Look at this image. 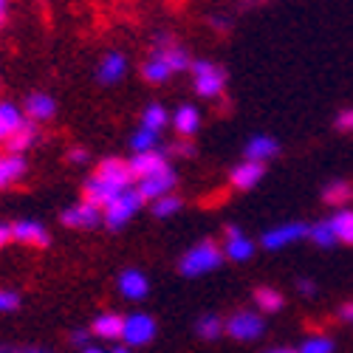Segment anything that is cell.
Masks as SVG:
<instances>
[{"label":"cell","instance_id":"obj_35","mask_svg":"<svg viewBox=\"0 0 353 353\" xmlns=\"http://www.w3.org/2000/svg\"><path fill=\"white\" fill-rule=\"evenodd\" d=\"M68 161L71 164H88L91 161V153H88L85 147H74V150H68Z\"/></svg>","mask_w":353,"mask_h":353},{"label":"cell","instance_id":"obj_20","mask_svg":"<svg viewBox=\"0 0 353 353\" xmlns=\"http://www.w3.org/2000/svg\"><path fill=\"white\" fill-rule=\"evenodd\" d=\"M122 331H125V316L113 311H105L91 322V334L99 339H122Z\"/></svg>","mask_w":353,"mask_h":353},{"label":"cell","instance_id":"obj_4","mask_svg":"<svg viewBox=\"0 0 353 353\" xmlns=\"http://www.w3.org/2000/svg\"><path fill=\"white\" fill-rule=\"evenodd\" d=\"M141 207H144V198L139 195V190H128L119 198H113L108 207L102 210V223L108 229H113V232H119L122 226L130 223V218L136 212H141Z\"/></svg>","mask_w":353,"mask_h":353},{"label":"cell","instance_id":"obj_40","mask_svg":"<svg viewBox=\"0 0 353 353\" xmlns=\"http://www.w3.org/2000/svg\"><path fill=\"white\" fill-rule=\"evenodd\" d=\"M266 353H300L297 347H272V350H266Z\"/></svg>","mask_w":353,"mask_h":353},{"label":"cell","instance_id":"obj_33","mask_svg":"<svg viewBox=\"0 0 353 353\" xmlns=\"http://www.w3.org/2000/svg\"><path fill=\"white\" fill-rule=\"evenodd\" d=\"M336 128L342 133H353V108H345L339 116H336Z\"/></svg>","mask_w":353,"mask_h":353},{"label":"cell","instance_id":"obj_5","mask_svg":"<svg viewBox=\"0 0 353 353\" xmlns=\"http://www.w3.org/2000/svg\"><path fill=\"white\" fill-rule=\"evenodd\" d=\"M192 71V85L201 97L207 99H218L226 88V71L218 65V63H210V60H195L190 65Z\"/></svg>","mask_w":353,"mask_h":353},{"label":"cell","instance_id":"obj_41","mask_svg":"<svg viewBox=\"0 0 353 353\" xmlns=\"http://www.w3.org/2000/svg\"><path fill=\"white\" fill-rule=\"evenodd\" d=\"M6 23V0H0V28Z\"/></svg>","mask_w":353,"mask_h":353},{"label":"cell","instance_id":"obj_18","mask_svg":"<svg viewBox=\"0 0 353 353\" xmlns=\"http://www.w3.org/2000/svg\"><path fill=\"white\" fill-rule=\"evenodd\" d=\"M28 122V116L12 105V102H0V144H6L23 125Z\"/></svg>","mask_w":353,"mask_h":353},{"label":"cell","instance_id":"obj_37","mask_svg":"<svg viewBox=\"0 0 353 353\" xmlns=\"http://www.w3.org/2000/svg\"><path fill=\"white\" fill-rule=\"evenodd\" d=\"M297 291L305 294V297H314V294H316V283L314 280H300L297 283Z\"/></svg>","mask_w":353,"mask_h":353},{"label":"cell","instance_id":"obj_9","mask_svg":"<svg viewBox=\"0 0 353 353\" xmlns=\"http://www.w3.org/2000/svg\"><path fill=\"white\" fill-rule=\"evenodd\" d=\"M133 179L141 181V179H150V175H159V172H167L172 170L170 167V156L164 150H147V153H133V159L128 161Z\"/></svg>","mask_w":353,"mask_h":353},{"label":"cell","instance_id":"obj_27","mask_svg":"<svg viewBox=\"0 0 353 353\" xmlns=\"http://www.w3.org/2000/svg\"><path fill=\"white\" fill-rule=\"evenodd\" d=\"M195 334L201 336V339H218L221 334H226V319H221L218 314H203L201 319H198V325H195Z\"/></svg>","mask_w":353,"mask_h":353},{"label":"cell","instance_id":"obj_6","mask_svg":"<svg viewBox=\"0 0 353 353\" xmlns=\"http://www.w3.org/2000/svg\"><path fill=\"white\" fill-rule=\"evenodd\" d=\"M266 331V322L257 311H234L229 319H226V334L238 342H252L257 336H263Z\"/></svg>","mask_w":353,"mask_h":353},{"label":"cell","instance_id":"obj_11","mask_svg":"<svg viewBox=\"0 0 353 353\" xmlns=\"http://www.w3.org/2000/svg\"><path fill=\"white\" fill-rule=\"evenodd\" d=\"M12 241H17L23 246L43 249L51 243V234L40 221H17V223H12Z\"/></svg>","mask_w":353,"mask_h":353},{"label":"cell","instance_id":"obj_34","mask_svg":"<svg viewBox=\"0 0 353 353\" xmlns=\"http://www.w3.org/2000/svg\"><path fill=\"white\" fill-rule=\"evenodd\" d=\"M195 150H192V144H187V141H175L170 150H167V156H181V159H190Z\"/></svg>","mask_w":353,"mask_h":353},{"label":"cell","instance_id":"obj_21","mask_svg":"<svg viewBox=\"0 0 353 353\" xmlns=\"http://www.w3.org/2000/svg\"><path fill=\"white\" fill-rule=\"evenodd\" d=\"M246 161H257V164H266L269 159H274L280 153V144L272 136H252L246 144Z\"/></svg>","mask_w":353,"mask_h":353},{"label":"cell","instance_id":"obj_10","mask_svg":"<svg viewBox=\"0 0 353 353\" xmlns=\"http://www.w3.org/2000/svg\"><path fill=\"white\" fill-rule=\"evenodd\" d=\"M60 221L68 229H94L102 221V207H97V203L82 198V201L71 203V207H65V212L60 215Z\"/></svg>","mask_w":353,"mask_h":353},{"label":"cell","instance_id":"obj_7","mask_svg":"<svg viewBox=\"0 0 353 353\" xmlns=\"http://www.w3.org/2000/svg\"><path fill=\"white\" fill-rule=\"evenodd\" d=\"M308 232H311V226H305V223H300V221H288V223L272 226V229L260 238V243H263V249L277 252V249H285V246H291V243L308 238Z\"/></svg>","mask_w":353,"mask_h":353},{"label":"cell","instance_id":"obj_28","mask_svg":"<svg viewBox=\"0 0 353 353\" xmlns=\"http://www.w3.org/2000/svg\"><path fill=\"white\" fill-rule=\"evenodd\" d=\"M167 125H170V116H167V110H164L161 105H147V108H144V113H141V128L153 130V133H161Z\"/></svg>","mask_w":353,"mask_h":353},{"label":"cell","instance_id":"obj_24","mask_svg":"<svg viewBox=\"0 0 353 353\" xmlns=\"http://www.w3.org/2000/svg\"><path fill=\"white\" fill-rule=\"evenodd\" d=\"M37 141H40V130H37V125H34L32 119H28V122H26V125H23L6 144H3V147H6L9 153H20V156H23L28 147H34Z\"/></svg>","mask_w":353,"mask_h":353},{"label":"cell","instance_id":"obj_38","mask_svg":"<svg viewBox=\"0 0 353 353\" xmlns=\"http://www.w3.org/2000/svg\"><path fill=\"white\" fill-rule=\"evenodd\" d=\"M12 241V226H6V223H0V249H3L6 243Z\"/></svg>","mask_w":353,"mask_h":353},{"label":"cell","instance_id":"obj_2","mask_svg":"<svg viewBox=\"0 0 353 353\" xmlns=\"http://www.w3.org/2000/svg\"><path fill=\"white\" fill-rule=\"evenodd\" d=\"M190 65H192L190 54L175 43V37L172 34H159L156 43H153L150 57H147V63L141 65V77H144V82H150V85H161L172 74L187 71Z\"/></svg>","mask_w":353,"mask_h":353},{"label":"cell","instance_id":"obj_42","mask_svg":"<svg viewBox=\"0 0 353 353\" xmlns=\"http://www.w3.org/2000/svg\"><path fill=\"white\" fill-rule=\"evenodd\" d=\"M20 353H48V350H43V347H17Z\"/></svg>","mask_w":353,"mask_h":353},{"label":"cell","instance_id":"obj_14","mask_svg":"<svg viewBox=\"0 0 353 353\" xmlns=\"http://www.w3.org/2000/svg\"><path fill=\"white\" fill-rule=\"evenodd\" d=\"M223 254L234 263H246L254 254V243L243 234L241 226H226V243H223Z\"/></svg>","mask_w":353,"mask_h":353},{"label":"cell","instance_id":"obj_26","mask_svg":"<svg viewBox=\"0 0 353 353\" xmlns=\"http://www.w3.org/2000/svg\"><path fill=\"white\" fill-rule=\"evenodd\" d=\"M350 198H353V187L347 181H331V184H325V190H322V201L331 203L336 210H345Z\"/></svg>","mask_w":353,"mask_h":353},{"label":"cell","instance_id":"obj_8","mask_svg":"<svg viewBox=\"0 0 353 353\" xmlns=\"http://www.w3.org/2000/svg\"><path fill=\"white\" fill-rule=\"evenodd\" d=\"M156 336V319L150 314H128L125 316V331H122V342L130 347H141L150 345Z\"/></svg>","mask_w":353,"mask_h":353},{"label":"cell","instance_id":"obj_43","mask_svg":"<svg viewBox=\"0 0 353 353\" xmlns=\"http://www.w3.org/2000/svg\"><path fill=\"white\" fill-rule=\"evenodd\" d=\"M82 353H108V350H102V347H94V345H88V347H82Z\"/></svg>","mask_w":353,"mask_h":353},{"label":"cell","instance_id":"obj_32","mask_svg":"<svg viewBox=\"0 0 353 353\" xmlns=\"http://www.w3.org/2000/svg\"><path fill=\"white\" fill-rule=\"evenodd\" d=\"M20 308V294L9 291V288H0V314H9Z\"/></svg>","mask_w":353,"mask_h":353},{"label":"cell","instance_id":"obj_30","mask_svg":"<svg viewBox=\"0 0 353 353\" xmlns=\"http://www.w3.org/2000/svg\"><path fill=\"white\" fill-rule=\"evenodd\" d=\"M184 207V201L175 195V192H170V195H164V198H159V201H153V215L156 218H170V215H175Z\"/></svg>","mask_w":353,"mask_h":353},{"label":"cell","instance_id":"obj_19","mask_svg":"<svg viewBox=\"0 0 353 353\" xmlns=\"http://www.w3.org/2000/svg\"><path fill=\"white\" fill-rule=\"evenodd\" d=\"M170 125H172V130L179 133L181 139H190V136H195L198 128H201V113H198L195 105H181L179 110L170 116Z\"/></svg>","mask_w":353,"mask_h":353},{"label":"cell","instance_id":"obj_31","mask_svg":"<svg viewBox=\"0 0 353 353\" xmlns=\"http://www.w3.org/2000/svg\"><path fill=\"white\" fill-rule=\"evenodd\" d=\"M297 350L300 353H334V339L331 336H308Z\"/></svg>","mask_w":353,"mask_h":353},{"label":"cell","instance_id":"obj_22","mask_svg":"<svg viewBox=\"0 0 353 353\" xmlns=\"http://www.w3.org/2000/svg\"><path fill=\"white\" fill-rule=\"evenodd\" d=\"M125 71H128V60L119 51H110V54H105V60L97 68V79L102 85H113V82H119L125 77Z\"/></svg>","mask_w":353,"mask_h":353},{"label":"cell","instance_id":"obj_15","mask_svg":"<svg viewBox=\"0 0 353 353\" xmlns=\"http://www.w3.org/2000/svg\"><path fill=\"white\" fill-rule=\"evenodd\" d=\"M119 294L125 300H144L147 294H150V280H147V274H141L139 269H125L119 274Z\"/></svg>","mask_w":353,"mask_h":353},{"label":"cell","instance_id":"obj_13","mask_svg":"<svg viewBox=\"0 0 353 353\" xmlns=\"http://www.w3.org/2000/svg\"><path fill=\"white\" fill-rule=\"evenodd\" d=\"M263 175H266V164H257V161H241L238 167H232L229 172V184L234 190H252L263 181Z\"/></svg>","mask_w":353,"mask_h":353},{"label":"cell","instance_id":"obj_12","mask_svg":"<svg viewBox=\"0 0 353 353\" xmlns=\"http://www.w3.org/2000/svg\"><path fill=\"white\" fill-rule=\"evenodd\" d=\"M136 190L144 201H159V198H164L175 190V172L167 170V172L150 175V179H141V181H136Z\"/></svg>","mask_w":353,"mask_h":353},{"label":"cell","instance_id":"obj_29","mask_svg":"<svg viewBox=\"0 0 353 353\" xmlns=\"http://www.w3.org/2000/svg\"><path fill=\"white\" fill-rule=\"evenodd\" d=\"M130 147L136 153H147V150H159V133L147 130V128H139L133 136H130Z\"/></svg>","mask_w":353,"mask_h":353},{"label":"cell","instance_id":"obj_16","mask_svg":"<svg viewBox=\"0 0 353 353\" xmlns=\"http://www.w3.org/2000/svg\"><path fill=\"white\" fill-rule=\"evenodd\" d=\"M28 164L20 153H9L3 150L0 153V190H6V187H14L23 175H26Z\"/></svg>","mask_w":353,"mask_h":353},{"label":"cell","instance_id":"obj_44","mask_svg":"<svg viewBox=\"0 0 353 353\" xmlns=\"http://www.w3.org/2000/svg\"><path fill=\"white\" fill-rule=\"evenodd\" d=\"M110 353H133V350H130V347H113Z\"/></svg>","mask_w":353,"mask_h":353},{"label":"cell","instance_id":"obj_3","mask_svg":"<svg viewBox=\"0 0 353 353\" xmlns=\"http://www.w3.org/2000/svg\"><path fill=\"white\" fill-rule=\"evenodd\" d=\"M223 246L215 241H198L195 246H190L179 263V272L184 277H201V274H210L215 272L221 263H223Z\"/></svg>","mask_w":353,"mask_h":353},{"label":"cell","instance_id":"obj_1","mask_svg":"<svg viewBox=\"0 0 353 353\" xmlns=\"http://www.w3.org/2000/svg\"><path fill=\"white\" fill-rule=\"evenodd\" d=\"M133 184H136V179H133L128 161L110 156V159H102L97 172L85 181L82 195H85V201H91V203H97V207L105 210L113 198H119L122 192L133 190Z\"/></svg>","mask_w":353,"mask_h":353},{"label":"cell","instance_id":"obj_25","mask_svg":"<svg viewBox=\"0 0 353 353\" xmlns=\"http://www.w3.org/2000/svg\"><path fill=\"white\" fill-rule=\"evenodd\" d=\"M252 297L257 303V311H263V314H274V311H280L285 305L283 294L277 288H272V285H257Z\"/></svg>","mask_w":353,"mask_h":353},{"label":"cell","instance_id":"obj_23","mask_svg":"<svg viewBox=\"0 0 353 353\" xmlns=\"http://www.w3.org/2000/svg\"><path fill=\"white\" fill-rule=\"evenodd\" d=\"M328 226H331V234L336 243H347L353 246V210H339L328 218Z\"/></svg>","mask_w":353,"mask_h":353},{"label":"cell","instance_id":"obj_17","mask_svg":"<svg viewBox=\"0 0 353 353\" xmlns=\"http://www.w3.org/2000/svg\"><path fill=\"white\" fill-rule=\"evenodd\" d=\"M23 113L32 119L34 125H40V122H48L51 116L57 113V102L48 97V94H28L26 97V102H23Z\"/></svg>","mask_w":353,"mask_h":353},{"label":"cell","instance_id":"obj_39","mask_svg":"<svg viewBox=\"0 0 353 353\" xmlns=\"http://www.w3.org/2000/svg\"><path fill=\"white\" fill-rule=\"evenodd\" d=\"M339 319H345V322H353V303H345V305L339 308Z\"/></svg>","mask_w":353,"mask_h":353},{"label":"cell","instance_id":"obj_36","mask_svg":"<svg viewBox=\"0 0 353 353\" xmlns=\"http://www.w3.org/2000/svg\"><path fill=\"white\" fill-rule=\"evenodd\" d=\"M71 342L79 345V347H88V345H91V331H74L71 334Z\"/></svg>","mask_w":353,"mask_h":353}]
</instances>
